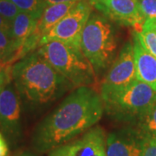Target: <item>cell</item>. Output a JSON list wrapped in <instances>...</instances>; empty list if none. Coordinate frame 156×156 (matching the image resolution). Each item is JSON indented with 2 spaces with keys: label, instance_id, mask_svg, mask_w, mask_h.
Segmentation results:
<instances>
[{
  "label": "cell",
  "instance_id": "20",
  "mask_svg": "<svg viewBox=\"0 0 156 156\" xmlns=\"http://www.w3.org/2000/svg\"><path fill=\"white\" fill-rule=\"evenodd\" d=\"M141 156H156V139L146 138Z\"/></svg>",
  "mask_w": 156,
  "mask_h": 156
},
{
  "label": "cell",
  "instance_id": "15",
  "mask_svg": "<svg viewBox=\"0 0 156 156\" xmlns=\"http://www.w3.org/2000/svg\"><path fill=\"white\" fill-rule=\"evenodd\" d=\"M137 33L146 50L156 57V21H145L140 31Z\"/></svg>",
  "mask_w": 156,
  "mask_h": 156
},
{
  "label": "cell",
  "instance_id": "16",
  "mask_svg": "<svg viewBox=\"0 0 156 156\" xmlns=\"http://www.w3.org/2000/svg\"><path fill=\"white\" fill-rule=\"evenodd\" d=\"M20 11H24L32 14L39 18L42 16L45 5L44 0H11Z\"/></svg>",
  "mask_w": 156,
  "mask_h": 156
},
{
  "label": "cell",
  "instance_id": "5",
  "mask_svg": "<svg viewBox=\"0 0 156 156\" xmlns=\"http://www.w3.org/2000/svg\"><path fill=\"white\" fill-rule=\"evenodd\" d=\"M101 98L109 116L120 122H137L156 101V90L135 79L125 88Z\"/></svg>",
  "mask_w": 156,
  "mask_h": 156
},
{
  "label": "cell",
  "instance_id": "11",
  "mask_svg": "<svg viewBox=\"0 0 156 156\" xmlns=\"http://www.w3.org/2000/svg\"><path fill=\"white\" fill-rule=\"evenodd\" d=\"M94 6L108 18L132 26L136 32L144 23L138 0H103Z\"/></svg>",
  "mask_w": 156,
  "mask_h": 156
},
{
  "label": "cell",
  "instance_id": "6",
  "mask_svg": "<svg viewBox=\"0 0 156 156\" xmlns=\"http://www.w3.org/2000/svg\"><path fill=\"white\" fill-rule=\"evenodd\" d=\"M90 15L91 5L84 0L79 1L72 10L40 40L38 47L52 40H59L81 48L82 34Z\"/></svg>",
  "mask_w": 156,
  "mask_h": 156
},
{
  "label": "cell",
  "instance_id": "8",
  "mask_svg": "<svg viewBox=\"0 0 156 156\" xmlns=\"http://www.w3.org/2000/svg\"><path fill=\"white\" fill-rule=\"evenodd\" d=\"M106 139L102 128L93 127L77 138L48 152V156H107Z\"/></svg>",
  "mask_w": 156,
  "mask_h": 156
},
{
  "label": "cell",
  "instance_id": "10",
  "mask_svg": "<svg viewBox=\"0 0 156 156\" xmlns=\"http://www.w3.org/2000/svg\"><path fill=\"white\" fill-rule=\"evenodd\" d=\"M146 137L137 128L125 127L107 135V156H141Z\"/></svg>",
  "mask_w": 156,
  "mask_h": 156
},
{
  "label": "cell",
  "instance_id": "22",
  "mask_svg": "<svg viewBox=\"0 0 156 156\" xmlns=\"http://www.w3.org/2000/svg\"><path fill=\"white\" fill-rule=\"evenodd\" d=\"M8 154H9V147L5 137L0 133V156H8Z\"/></svg>",
  "mask_w": 156,
  "mask_h": 156
},
{
  "label": "cell",
  "instance_id": "12",
  "mask_svg": "<svg viewBox=\"0 0 156 156\" xmlns=\"http://www.w3.org/2000/svg\"><path fill=\"white\" fill-rule=\"evenodd\" d=\"M135 76L156 90V57L145 49L135 31L134 35Z\"/></svg>",
  "mask_w": 156,
  "mask_h": 156
},
{
  "label": "cell",
  "instance_id": "13",
  "mask_svg": "<svg viewBox=\"0 0 156 156\" xmlns=\"http://www.w3.org/2000/svg\"><path fill=\"white\" fill-rule=\"evenodd\" d=\"M79 1H70L50 5L45 7L42 16L39 17L32 33L40 40L65 17Z\"/></svg>",
  "mask_w": 156,
  "mask_h": 156
},
{
  "label": "cell",
  "instance_id": "25",
  "mask_svg": "<svg viewBox=\"0 0 156 156\" xmlns=\"http://www.w3.org/2000/svg\"><path fill=\"white\" fill-rule=\"evenodd\" d=\"M101 1H103V0H88V2H89V4L91 5H95L96 4H98V3H100Z\"/></svg>",
  "mask_w": 156,
  "mask_h": 156
},
{
  "label": "cell",
  "instance_id": "17",
  "mask_svg": "<svg viewBox=\"0 0 156 156\" xmlns=\"http://www.w3.org/2000/svg\"><path fill=\"white\" fill-rule=\"evenodd\" d=\"M140 11L144 19L156 21V0H138Z\"/></svg>",
  "mask_w": 156,
  "mask_h": 156
},
{
  "label": "cell",
  "instance_id": "2",
  "mask_svg": "<svg viewBox=\"0 0 156 156\" xmlns=\"http://www.w3.org/2000/svg\"><path fill=\"white\" fill-rule=\"evenodd\" d=\"M11 77L18 95L32 104L49 103L75 88L38 51L16 62L11 68Z\"/></svg>",
  "mask_w": 156,
  "mask_h": 156
},
{
  "label": "cell",
  "instance_id": "18",
  "mask_svg": "<svg viewBox=\"0 0 156 156\" xmlns=\"http://www.w3.org/2000/svg\"><path fill=\"white\" fill-rule=\"evenodd\" d=\"M19 11V9L11 0H0V15L7 21L12 23Z\"/></svg>",
  "mask_w": 156,
  "mask_h": 156
},
{
  "label": "cell",
  "instance_id": "27",
  "mask_svg": "<svg viewBox=\"0 0 156 156\" xmlns=\"http://www.w3.org/2000/svg\"><path fill=\"white\" fill-rule=\"evenodd\" d=\"M2 87H3V86H0V89H1V88H2Z\"/></svg>",
  "mask_w": 156,
  "mask_h": 156
},
{
  "label": "cell",
  "instance_id": "3",
  "mask_svg": "<svg viewBox=\"0 0 156 156\" xmlns=\"http://www.w3.org/2000/svg\"><path fill=\"white\" fill-rule=\"evenodd\" d=\"M37 51L75 88L93 87L96 83L95 69L81 48L59 40H52L40 46Z\"/></svg>",
  "mask_w": 156,
  "mask_h": 156
},
{
  "label": "cell",
  "instance_id": "1",
  "mask_svg": "<svg viewBox=\"0 0 156 156\" xmlns=\"http://www.w3.org/2000/svg\"><path fill=\"white\" fill-rule=\"evenodd\" d=\"M104 103L96 89L78 87L34 129L31 144L40 154L48 153L93 128L102 117Z\"/></svg>",
  "mask_w": 156,
  "mask_h": 156
},
{
  "label": "cell",
  "instance_id": "7",
  "mask_svg": "<svg viewBox=\"0 0 156 156\" xmlns=\"http://www.w3.org/2000/svg\"><path fill=\"white\" fill-rule=\"evenodd\" d=\"M136 79L134 45L130 42L126 43L103 80L101 95L104 97L117 90L125 88Z\"/></svg>",
  "mask_w": 156,
  "mask_h": 156
},
{
  "label": "cell",
  "instance_id": "9",
  "mask_svg": "<svg viewBox=\"0 0 156 156\" xmlns=\"http://www.w3.org/2000/svg\"><path fill=\"white\" fill-rule=\"evenodd\" d=\"M0 124L9 140L14 143L22 135L21 106L16 87L5 84L0 89Z\"/></svg>",
  "mask_w": 156,
  "mask_h": 156
},
{
  "label": "cell",
  "instance_id": "24",
  "mask_svg": "<svg viewBox=\"0 0 156 156\" xmlns=\"http://www.w3.org/2000/svg\"><path fill=\"white\" fill-rule=\"evenodd\" d=\"M15 156H37V154H35L33 152L30 151H22L17 153Z\"/></svg>",
  "mask_w": 156,
  "mask_h": 156
},
{
  "label": "cell",
  "instance_id": "19",
  "mask_svg": "<svg viewBox=\"0 0 156 156\" xmlns=\"http://www.w3.org/2000/svg\"><path fill=\"white\" fill-rule=\"evenodd\" d=\"M11 37L4 30H0V57H1V61L4 64H5L9 58L11 53Z\"/></svg>",
  "mask_w": 156,
  "mask_h": 156
},
{
  "label": "cell",
  "instance_id": "23",
  "mask_svg": "<svg viewBox=\"0 0 156 156\" xmlns=\"http://www.w3.org/2000/svg\"><path fill=\"white\" fill-rule=\"evenodd\" d=\"M70 1H81V0H44V3L45 7H47L50 5L63 3V2H70Z\"/></svg>",
  "mask_w": 156,
  "mask_h": 156
},
{
  "label": "cell",
  "instance_id": "21",
  "mask_svg": "<svg viewBox=\"0 0 156 156\" xmlns=\"http://www.w3.org/2000/svg\"><path fill=\"white\" fill-rule=\"evenodd\" d=\"M0 30H4L11 37V23L7 21L5 18H4L1 15H0Z\"/></svg>",
  "mask_w": 156,
  "mask_h": 156
},
{
  "label": "cell",
  "instance_id": "4",
  "mask_svg": "<svg viewBox=\"0 0 156 156\" xmlns=\"http://www.w3.org/2000/svg\"><path fill=\"white\" fill-rule=\"evenodd\" d=\"M81 49L95 72L113 63L117 50L116 32L108 17L90 15L82 34Z\"/></svg>",
  "mask_w": 156,
  "mask_h": 156
},
{
  "label": "cell",
  "instance_id": "14",
  "mask_svg": "<svg viewBox=\"0 0 156 156\" xmlns=\"http://www.w3.org/2000/svg\"><path fill=\"white\" fill-rule=\"evenodd\" d=\"M137 128L146 138L156 139V101L139 117Z\"/></svg>",
  "mask_w": 156,
  "mask_h": 156
},
{
  "label": "cell",
  "instance_id": "26",
  "mask_svg": "<svg viewBox=\"0 0 156 156\" xmlns=\"http://www.w3.org/2000/svg\"><path fill=\"white\" fill-rule=\"evenodd\" d=\"M5 64H4L3 62H2V61L0 60V72L2 71V69H3V68H4V66H5Z\"/></svg>",
  "mask_w": 156,
  "mask_h": 156
},
{
  "label": "cell",
  "instance_id": "28",
  "mask_svg": "<svg viewBox=\"0 0 156 156\" xmlns=\"http://www.w3.org/2000/svg\"><path fill=\"white\" fill-rule=\"evenodd\" d=\"M0 60H1V57H0Z\"/></svg>",
  "mask_w": 156,
  "mask_h": 156
}]
</instances>
